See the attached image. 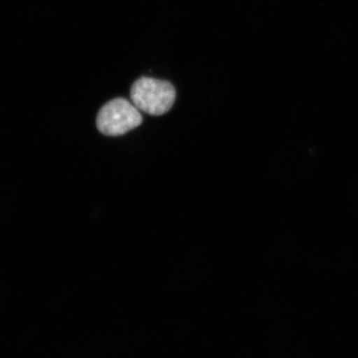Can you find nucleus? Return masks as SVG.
I'll return each instance as SVG.
<instances>
[{
    "instance_id": "obj_2",
    "label": "nucleus",
    "mask_w": 358,
    "mask_h": 358,
    "mask_svg": "<svg viewBox=\"0 0 358 358\" xmlns=\"http://www.w3.org/2000/svg\"><path fill=\"white\" fill-rule=\"evenodd\" d=\"M141 124L140 110L124 98H115L103 105L96 117V128L109 136H122Z\"/></svg>"
},
{
    "instance_id": "obj_1",
    "label": "nucleus",
    "mask_w": 358,
    "mask_h": 358,
    "mask_svg": "<svg viewBox=\"0 0 358 358\" xmlns=\"http://www.w3.org/2000/svg\"><path fill=\"white\" fill-rule=\"evenodd\" d=\"M176 89L169 82L141 77L131 89V99L136 109L152 115L166 114L173 108Z\"/></svg>"
}]
</instances>
